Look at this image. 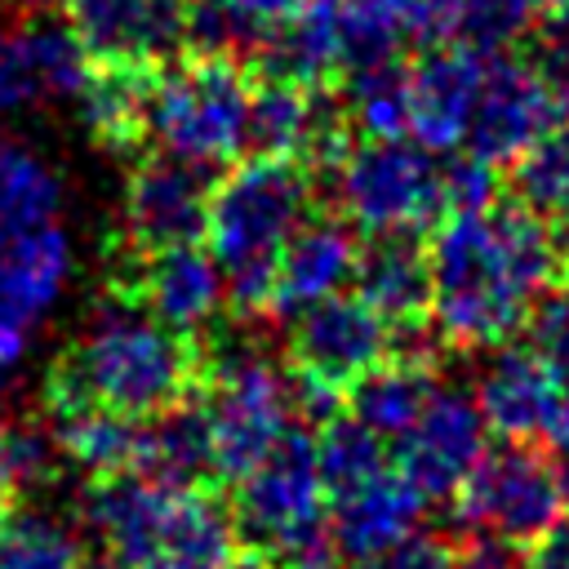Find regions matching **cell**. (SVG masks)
I'll return each mask as SVG.
<instances>
[{"label":"cell","mask_w":569,"mask_h":569,"mask_svg":"<svg viewBox=\"0 0 569 569\" xmlns=\"http://www.w3.org/2000/svg\"><path fill=\"white\" fill-rule=\"evenodd\" d=\"M431 329L440 347H507L533 307L569 284V218H542L516 196L445 213L427 231Z\"/></svg>","instance_id":"6da1fadb"},{"label":"cell","mask_w":569,"mask_h":569,"mask_svg":"<svg viewBox=\"0 0 569 569\" xmlns=\"http://www.w3.org/2000/svg\"><path fill=\"white\" fill-rule=\"evenodd\" d=\"M213 342L204 333L169 329L133 307L102 302L84 333H76L44 369L49 418L107 409L133 422H151L196 396L209 382Z\"/></svg>","instance_id":"7a4b0ae2"},{"label":"cell","mask_w":569,"mask_h":569,"mask_svg":"<svg viewBox=\"0 0 569 569\" xmlns=\"http://www.w3.org/2000/svg\"><path fill=\"white\" fill-rule=\"evenodd\" d=\"M80 511L116 569H244L227 489L129 471L89 480Z\"/></svg>","instance_id":"3957f363"},{"label":"cell","mask_w":569,"mask_h":569,"mask_svg":"<svg viewBox=\"0 0 569 569\" xmlns=\"http://www.w3.org/2000/svg\"><path fill=\"white\" fill-rule=\"evenodd\" d=\"M316 213V178L289 156H240L209 191V258L240 325L267 320L276 267L293 231Z\"/></svg>","instance_id":"277c9868"},{"label":"cell","mask_w":569,"mask_h":569,"mask_svg":"<svg viewBox=\"0 0 569 569\" xmlns=\"http://www.w3.org/2000/svg\"><path fill=\"white\" fill-rule=\"evenodd\" d=\"M151 138L187 164L231 169L249 151V62L182 53L156 76Z\"/></svg>","instance_id":"5b68a950"},{"label":"cell","mask_w":569,"mask_h":569,"mask_svg":"<svg viewBox=\"0 0 569 569\" xmlns=\"http://www.w3.org/2000/svg\"><path fill=\"white\" fill-rule=\"evenodd\" d=\"M227 502L244 542V560L258 569H271L276 560L329 538V498L320 480L316 436L289 422V431L231 485Z\"/></svg>","instance_id":"8992f818"},{"label":"cell","mask_w":569,"mask_h":569,"mask_svg":"<svg viewBox=\"0 0 569 569\" xmlns=\"http://www.w3.org/2000/svg\"><path fill=\"white\" fill-rule=\"evenodd\" d=\"M391 351V329L360 293H329L293 316L284 338L289 400L311 422L342 413L347 391Z\"/></svg>","instance_id":"52a82bcc"},{"label":"cell","mask_w":569,"mask_h":569,"mask_svg":"<svg viewBox=\"0 0 569 569\" xmlns=\"http://www.w3.org/2000/svg\"><path fill=\"white\" fill-rule=\"evenodd\" d=\"M453 511L476 533L529 547L569 511V467L542 440H502L467 471Z\"/></svg>","instance_id":"ba28073f"},{"label":"cell","mask_w":569,"mask_h":569,"mask_svg":"<svg viewBox=\"0 0 569 569\" xmlns=\"http://www.w3.org/2000/svg\"><path fill=\"white\" fill-rule=\"evenodd\" d=\"M342 218L365 236H422L449 213L445 164L409 142H356L333 178Z\"/></svg>","instance_id":"9c48e42d"},{"label":"cell","mask_w":569,"mask_h":569,"mask_svg":"<svg viewBox=\"0 0 569 569\" xmlns=\"http://www.w3.org/2000/svg\"><path fill=\"white\" fill-rule=\"evenodd\" d=\"M289 378L253 347L222 351L213 342L209 382H204V413L213 431L218 480L231 489L284 431H289Z\"/></svg>","instance_id":"30bf717a"},{"label":"cell","mask_w":569,"mask_h":569,"mask_svg":"<svg viewBox=\"0 0 569 569\" xmlns=\"http://www.w3.org/2000/svg\"><path fill=\"white\" fill-rule=\"evenodd\" d=\"M209 191L213 182L200 173V164H187L169 151L129 160V178L120 191V222L107 240V253L151 258L164 249L200 244L209 222Z\"/></svg>","instance_id":"8fae6325"},{"label":"cell","mask_w":569,"mask_h":569,"mask_svg":"<svg viewBox=\"0 0 569 569\" xmlns=\"http://www.w3.org/2000/svg\"><path fill=\"white\" fill-rule=\"evenodd\" d=\"M556 124H560V102L533 53H516V49L489 53L476 111L467 124V156L493 169H511Z\"/></svg>","instance_id":"7c38bea8"},{"label":"cell","mask_w":569,"mask_h":569,"mask_svg":"<svg viewBox=\"0 0 569 569\" xmlns=\"http://www.w3.org/2000/svg\"><path fill=\"white\" fill-rule=\"evenodd\" d=\"M107 298L169 329L200 333L222 311L227 289H222L218 262L200 244H182L151 258L107 253Z\"/></svg>","instance_id":"4fadbf2b"},{"label":"cell","mask_w":569,"mask_h":569,"mask_svg":"<svg viewBox=\"0 0 569 569\" xmlns=\"http://www.w3.org/2000/svg\"><path fill=\"white\" fill-rule=\"evenodd\" d=\"M89 67L164 71L187 49V0H62Z\"/></svg>","instance_id":"5bb4252c"},{"label":"cell","mask_w":569,"mask_h":569,"mask_svg":"<svg viewBox=\"0 0 569 569\" xmlns=\"http://www.w3.org/2000/svg\"><path fill=\"white\" fill-rule=\"evenodd\" d=\"M485 453V418L467 391L436 387L418 422L396 440L391 462L418 485L422 498H453Z\"/></svg>","instance_id":"9a60e30c"},{"label":"cell","mask_w":569,"mask_h":569,"mask_svg":"<svg viewBox=\"0 0 569 569\" xmlns=\"http://www.w3.org/2000/svg\"><path fill=\"white\" fill-rule=\"evenodd\" d=\"M489 53L445 40L409 58V133L427 151H453L467 142L476 93L485 80Z\"/></svg>","instance_id":"2e32d148"},{"label":"cell","mask_w":569,"mask_h":569,"mask_svg":"<svg viewBox=\"0 0 569 569\" xmlns=\"http://www.w3.org/2000/svg\"><path fill=\"white\" fill-rule=\"evenodd\" d=\"M356 293L391 329V342H418L431 329V262L422 236H369L360 244Z\"/></svg>","instance_id":"e0dca14e"},{"label":"cell","mask_w":569,"mask_h":569,"mask_svg":"<svg viewBox=\"0 0 569 569\" xmlns=\"http://www.w3.org/2000/svg\"><path fill=\"white\" fill-rule=\"evenodd\" d=\"M89 80V58L67 27L27 18L0 31V111L76 98Z\"/></svg>","instance_id":"ac0fdd59"},{"label":"cell","mask_w":569,"mask_h":569,"mask_svg":"<svg viewBox=\"0 0 569 569\" xmlns=\"http://www.w3.org/2000/svg\"><path fill=\"white\" fill-rule=\"evenodd\" d=\"M356 258H360L356 227L338 209H316L280 253L267 320H293L311 302L342 293V284L356 271Z\"/></svg>","instance_id":"d6986e66"},{"label":"cell","mask_w":569,"mask_h":569,"mask_svg":"<svg viewBox=\"0 0 569 569\" xmlns=\"http://www.w3.org/2000/svg\"><path fill=\"white\" fill-rule=\"evenodd\" d=\"M71 271V244L53 218L0 227V325L27 333L58 298Z\"/></svg>","instance_id":"ffe728a7"},{"label":"cell","mask_w":569,"mask_h":569,"mask_svg":"<svg viewBox=\"0 0 569 569\" xmlns=\"http://www.w3.org/2000/svg\"><path fill=\"white\" fill-rule=\"evenodd\" d=\"M422 502L427 498L418 493V485L391 462L365 485L329 498V542L342 551V560L365 565L418 525Z\"/></svg>","instance_id":"44dd1931"},{"label":"cell","mask_w":569,"mask_h":569,"mask_svg":"<svg viewBox=\"0 0 569 569\" xmlns=\"http://www.w3.org/2000/svg\"><path fill=\"white\" fill-rule=\"evenodd\" d=\"M565 382L533 347H502L476 387V409L502 440H542Z\"/></svg>","instance_id":"7402d4cb"},{"label":"cell","mask_w":569,"mask_h":569,"mask_svg":"<svg viewBox=\"0 0 569 569\" xmlns=\"http://www.w3.org/2000/svg\"><path fill=\"white\" fill-rule=\"evenodd\" d=\"M436 391V347L431 342H391V351L347 391L342 413L365 422L382 440H400Z\"/></svg>","instance_id":"603a6c76"},{"label":"cell","mask_w":569,"mask_h":569,"mask_svg":"<svg viewBox=\"0 0 569 569\" xmlns=\"http://www.w3.org/2000/svg\"><path fill=\"white\" fill-rule=\"evenodd\" d=\"M253 71H271L311 89H333L347 71V40H342V4L338 0H307L284 27H276L249 62Z\"/></svg>","instance_id":"cb8c5ba5"},{"label":"cell","mask_w":569,"mask_h":569,"mask_svg":"<svg viewBox=\"0 0 569 569\" xmlns=\"http://www.w3.org/2000/svg\"><path fill=\"white\" fill-rule=\"evenodd\" d=\"M156 76L160 71H142V67H89V80L76 93V102L93 147L120 160L142 156V142L151 138Z\"/></svg>","instance_id":"d4e9b609"},{"label":"cell","mask_w":569,"mask_h":569,"mask_svg":"<svg viewBox=\"0 0 569 569\" xmlns=\"http://www.w3.org/2000/svg\"><path fill=\"white\" fill-rule=\"evenodd\" d=\"M138 476L169 480V485L222 489L204 396H196V400L142 422V467H138Z\"/></svg>","instance_id":"484cf974"},{"label":"cell","mask_w":569,"mask_h":569,"mask_svg":"<svg viewBox=\"0 0 569 569\" xmlns=\"http://www.w3.org/2000/svg\"><path fill=\"white\" fill-rule=\"evenodd\" d=\"M307 0H187V49L253 62L262 40L284 27Z\"/></svg>","instance_id":"4316f807"},{"label":"cell","mask_w":569,"mask_h":569,"mask_svg":"<svg viewBox=\"0 0 569 569\" xmlns=\"http://www.w3.org/2000/svg\"><path fill=\"white\" fill-rule=\"evenodd\" d=\"M356 142H396L409 133V58H378L338 80Z\"/></svg>","instance_id":"83f0119b"},{"label":"cell","mask_w":569,"mask_h":569,"mask_svg":"<svg viewBox=\"0 0 569 569\" xmlns=\"http://www.w3.org/2000/svg\"><path fill=\"white\" fill-rule=\"evenodd\" d=\"M53 440L58 453L71 458L89 480L129 476L142 467V422L107 409H80L53 418Z\"/></svg>","instance_id":"f1b7e54d"},{"label":"cell","mask_w":569,"mask_h":569,"mask_svg":"<svg viewBox=\"0 0 569 569\" xmlns=\"http://www.w3.org/2000/svg\"><path fill=\"white\" fill-rule=\"evenodd\" d=\"M316 458H320L325 498L347 493V489L365 485L369 476H378L382 467H391V449L382 445V436H373L351 413H333V418L320 422V431H316Z\"/></svg>","instance_id":"f546056e"},{"label":"cell","mask_w":569,"mask_h":569,"mask_svg":"<svg viewBox=\"0 0 569 569\" xmlns=\"http://www.w3.org/2000/svg\"><path fill=\"white\" fill-rule=\"evenodd\" d=\"M511 196L542 218H569V120L511 164Z\"/></svg>","instance_id":"4dcf8cb0"},{"label":"cell","mask_w":569,"mask_h":569,"mask_svg":"<svg viewBox=\"0 0 569 569\" xmlns=\"http://www.w3.org/2000/svg\"><path fill=\"white\" fill-rule=\"evenodd\" d=\"M0 569H84L80 542L49 516L13 511L0 529Z\"/></svg>","instance_id":"1f68e13d"},{"label":"cell","mask_w":569,"mask_h":569,"mask_svg":"<svg viewBox=\"0 0 569 569\" xmlns=\"http://www.w3.org/2000/svg\"><path fill=\"white\" fill-rule=\"evenodd\" d=\"M547 18V0H462L458 36L480 53H507L533 36Z\"/></svg>","instance_id":"d6a6232c"},{"label":"cell","mask_w":569,"mask_h":569,"mask_svg":"<svg viewBox=\"0 0 569 569\" xmlns=\"http://www.w3.org/2000/svg\"><path fill=\"white\" fill-rule=\"evenodd\" d=\"M58 200V178L31 151L0 142V227L53 218Z\"/></svg>","instance_id":"836d02e7"},{"label":"cell","mask_w":569,"mask_h":569,"mask_svg":"<svg viewBox=\"0 0 569 569\" xmlns=\"http://www.w3.org/2000/svg\"><path fill=\"white\" fill-rule=\"evenodd\" d=\"M58 476V440L31 422H0V485L18 498Z\"/></svg>","instance_id":"e575fe53"},{"label":"cell","mask_w":569,"mask_h":569,"mask_svg":"<svg viewBox=\"0 0 569 569\" xmlns=\"http://www.w3.org/2000/svg\"><path fill=\"white\" fill-rule=\"evenodd\" d=\"M529 347L556 369V378L569 387V284L551 289L533 316H529Z\"/></svg>","instance_id":"d590c367"},{"label":"cell","mask_w":569,"mask_h":569,"mask_svg":"<svg viewBox=\"0 0 569 569\" xmlns=\"http://www.w3.org/2000/svg\"><path fill=\"white\" fill-rule=\"evenodd\" d=\"M445 191H449V213L458 209H489L502 196V169L462 156L453 164H445Z\"/></svg>","instance_id":"8d00e7d4"},{"label":"cell","mask_w":569,"mask_h":569,"mask_svg":"<svg viewBox=\"0 0 569 569\" xmlns=\"http://www.w3.org/2000/svg\"><path fill=\"white\" fill-rule=\"evenodd\" d=\"M365 569H458V542L445 533H405L382 556L365 560Z\"/></svg>","instance_id":"74e56055"},{"label":"cell","mask_w":569,"mask_h":569,"mask_svg":"<svg viewBox=\"0 0 569 569\" xmlns=\"http://www.w3.org/2000/svg\"><path fill=\"white\" fill-rule=\"evenodd\" d=\"M533 36H538L533 62H538L542 76L551 80L556 102H560V116L569 120V9H547L542 27H538Z\"/></svg>","instance_id":"f35d334b"},{"label":"cell","mask_w":569,"mask_h":569,"mask_svg":"<svg viewBox=\"0 0 569 569\" xmlns=\"http://www.w3.org/2000/svg\"><path fill=\"white\" fill-rule=\"evenodd\" d=\"M458 569H525V551L493 533H471L458 538Z\"/></svg>","instance_id":"ab89813d"},{"label":"cell","mask_w":569,"mask_h":569,"mask_svg":"<svg viewBox=\"0 0 569 569\" xmlns=\"http://www.w3.org/2000/svg\"><path fill=\"white\" fill-rule=\"evenodd\" d=\"M542 445L569 467V387H565L560 405L551 409V422H547V431H542Z\"/></svg>","instance_id":"60d3db41"},{"label":"cell","mask_w":569,"mask_h":569,"mask_svg":"<svg viewBox=\"0 0 569 569\" xmlns=\"http://www.w3.org/2000/svg\"><path fill=\"white\" fill-rule=\"evenodd\" d=\"M22 342H27V333H18V329L0 325V378H4V369L22 356Z\"/></svg>","instance_id":"b9f144b4"},{"label":"cell","mask_w":569,"mask_h":569,"mask_svg":"<svg viewBox=\"0 0 569 569\" xmlns=\"http://www.w3.org/2000/svg\"><path fill=\"white\" fill-rule=\"evenodd\" d=\"M13 511H18V498H13V493L0 485V529H4V520H9Z\"/></svg>","instance_id":"7bdbcfd3"},{"label":"cell","mask_w":569,"mask_h":569,"mask_svg":"<svg viewBox=\"0 0 569 569\" xmlns=\"http://www.w3.org/2000/svg\"><path fill=\"white\" fill-rule=\"evenodd\" d=\"M27 13H40V9H49V4H62V0H18Z\"/></svg>","instance_id":"ee69618b"},{"label":"cell","mask_w":569,"mask_h":569,"mask_svg":"<svg viewBox=\"0 0 569 569\" xmlns=\"http://www.w3.org/2000/svg\"><path fill=\"white\" fill-rule=\"evenodd\" d=\"M547 9H569V0H547Z\"/></svg>","instance_id":"f6af8a7d"},{"label":"cell","mask_w":569,"mask_h":569,"mask_svg":"<svg viewBox=\"0 0 569 569\" xmlns=\"http://www.w3.org/2000/svg\"><path fill=\"white\" fill-rule=\"evenodd\" d=\"M253 569H258V565H253Z\"/></svg>","instance_id":"bcb514c9"}]
</instances>
